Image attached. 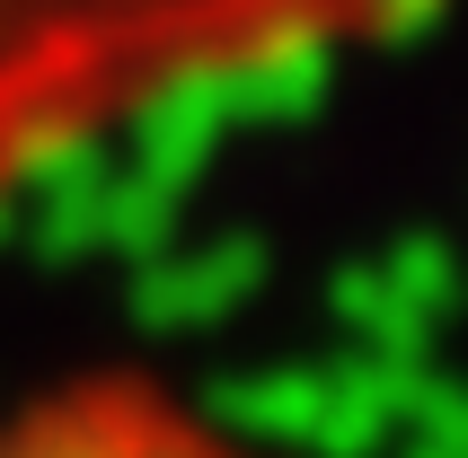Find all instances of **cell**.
Returning a JSON list of instances; mask_svg holds the SVG:
<instances>
[{
  "label": "cell",
  "mask_w": 468,
  "mask_h": 458,
  "mask_svg": "<svg viewBox=\"0 0 468 458\" xmlns=\"http://www.w3.org/2000/svg\"><path fill=\"white\" fill-rule=\"evenodd\" d=\"M0 458H248L159 380H62L0 414Z\"/></svg>",
  "instance_id": "1"
}]
</instances>
